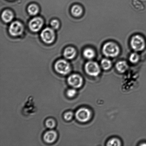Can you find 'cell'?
Segmentation results:
<instances>
[{"label":"cell","mask_w":146,"mask_h":146,"mask_svg":"<svg viewBox=\"0 0 146 146\" xmlns=\"http://www.w3.org/2000/svg\"><path fill=\"white\" fill-rule=\"evenodd\" d=\"M103 53L107 57L114 58L119 53L118 46L113 42H108L104 44L102 48Z\"/></svg>","instance_id":"6da1fadb"},{"label":"cell","mask_w":146,"mask_h":146,"mask_svg":"<svg viewBox=\"0 0 146 146\" xmlns=\"http://www.w3.org/2000/svg\"><path fill=\"white\" fill-rule=\"evenodd\" d=\"M56 71L59 74L62 75H66L70 72V65L68 61L65 60H58L56 62L54 66Z\"/></svg>","instance_id":"7a4b0ae2"},{"label":"cell","mask_w":146,"mask_h":146,"mask_svg":"<svg viewBox=\"0 0 146 146\" xmlns=\"http://www.w3.org/2000/svg\"><path fill=\"white\" fill-rule=\"evenodd\" d=\"M55 36L54 29L48 27L43 30L40 34L41 39L44 42L47 44H51L53 42L55 39Z\"/></svg>","instance_id":"3957f363"},{"label":"cell","mask_w":146,"mask_h":146,"mask_svg":"<svg viewBox=\"0 0 146 146\" xmlns=\"http://www.w3.org/2000/svg\"><path fill=\"white\" fill-rule=\"evenodd\" d=\"M131 44V48L136 51H142L145 46V40L142 37L139 35H136L132 37Z\"/></svg>","instance_id":"277c9868"},{"label":"cell","mask_w":146,"mask_h":146,"mask_svg":"<svg viewBox=\"0 0 146 146\" xmlns=\"http://www.w3.org/2000/svg\"><path fill=\"white\" fill-rule=\"evenodd\" d=\"M23 31V25L19 21H16L11 23L9 28L10 34L13 36L21 35Z\"/></svg>","instance_id":"5b68a950"},{"label":"cell","mask_w":146,"mask_h":146,"mask_svg":"<svg viewBox=\"0 0 146 146\" xmlns=\"http://www.w3.org/2000/svg\"><path fill=\"white\" fill-rule=\"evenodd\" d=\"M85 70L87 74L93 76H97L100 73L99 66L94 61L87 62L85 65Z\"/></svg>","instance_id":"8992f818"},{"label":"cell","mask_w":146,"mask_h":146,"mask_svg":"<svg viewBox=\"0 0 146 146\" xmlns=\"http://www.w3.org/2000/svg\"><path fill=\"white\" fill-rule=\"evenodd\" d=\"M75 116L77 119L80 122H87L91 118V111L88 109L81 108L76 112Z\"/></svg>","instance_id":"52a82bcc"},{"label":"cell","mask_w":146,"mask_h":146,"mask_svg":"<svg viewBox=\"0 0 146 146\" xmlns=\"http://www.w3.org/2000/svg\"><path fill=\"white\" fill-rule=\"evenodd\" d=\"M43 20L40 17H36L29 21V27L31 31L37 32L40 31L43 25Z\"/></svg>","instance_id":"ba28073f"},{"label":"cell","mask_w":146,"mask_h":146,"mask_svg":"<svg viewBox=\"0 0 146 146\" xmlns=\"http://www.w3.org/2000/svg\"><path fill=\"white\" fill-rule=\"evenodd\" d=\"M68 84L75 88H78L82 86L83 80L81 76L77 74H73L68 77Z\"/></svg>","instance_id":"9c48e42d"},{"label":"cell","mask_w":146,"mask_h":146,"mask_svg":"<svg viewBox=\"0 0 146 146\" xmlns=\"http://www.w3.org/2000/svg\"><path fill=\"white\" fill-rule=\"evenodd\" d=\"M57 134L53 130L47 131L44 136V139L46 142L48 143H52L56 139Z\"/></svg>","instance_id":"30bf717a"},{"label":"cell","mask_w":146,"mask_h":146,"mask_svg":"<svg viewBox=\"0 0 146 146\" xmlns=\"http://www.w3.org/2000/svg\"><path fill=\"white\" fill-rule=\"evenodd\" d=\"M76 54V51L72 47H68L64 50L63 55L66 58L71 60L74 58Z\"/></svg>","instance_id":"8fae6325"},{"label":"cell","mask_w":146,"mask_h":146,"mask_svg":"<svg viewBox=\"0 0 146 146\" xmlns=\"http://www.w3.org/2000/svg\"><path fill=\"white\" fill-rule=\"evenodd\" d=\"M1 18L4 22L8 23L11 22L14 18V14L12 11L9 10H5L3 11L1 14Z\"/></svg>","instance_id":"7c38bea8"},{"label":"cell","mask_w":146,"mask_h":146,"mask_svg":"<svg viewBox=\"0 0 146 146\" xmlns=\"http://www.w3.org/2000/svg\"><path fill=\"white\" fill-rule=\"evenodd\" d=\"M115 66L117 70L121 73L125 72L128 68V65L125 61H120L117 62Z\"/></svg>","instance_id":"4fadbf2b"},{"label":"cell","mask_w":146,"mask_h":146,"mask_svg":"<svg viewBox=\"0 0 146 146\" xmlns=\"http://www.w3.org/2000/svg\"><path fill=\"white\" fill-rule=\"evenodd\" d=\"M82 9L80 5H75L73 6L71 9V13L75 17H78L82 14Z\"/></svg>","instance_id":"5bb4252c"},{"label":"cell","mask_w":146,"mask_h":146,"mask_svg":"<svg viewBox=\"0 0 146 146\" xmlns=\"http://www.w3.org/2000/svg\"><path fill=\"white\" fill-rule=\"evenodd\" d=\"M28 11L30 15L34 16L37 15L39 11V9L36 4H32L28 7Z\"/></svg>","instance_id":"9a60e30c"},{"label":"cell","mask_w":146,"mask_h":146,"mask_svg":"<svg viewBox=\"0 0 146 146\" xmlns=\"http://www.w3.org/2000/svg\"><path fill=\"white\" fill-rule=\"evenodd\" d=\"M83 55L85 58L88 59H91L95 56V52L91 48H87L84 50Z\"/></svg>","instance_id":"2e32d148"},{"label":"cell","mask_w":146,"mask_h":146,"mask_svg":"<svg viewBox=\"0 0 146 146\" xmlns=\"http://www.w3.org/2000/svg\"><path fill=\"white\" fill-rule=\"evenodd\" d=\"M101 65L104 70H108L111 68V62L110 60L106 58H104L101 61Z\"/></svg>","instance_id":"e0dca14e"},{"label":"cell","mask_w":146,"mask_h":146,"mask_svg":"<svg viewBox=\"0 0 146 146\" xmlns=\"http://www.w3.org/2000/svg\"><path fill=\"white\" fill-rule=\"evenodd\" d=\"M107 145L108 146H119L121 145V143L117 139L113 138L108 141Z\"/></svg>","instance_id":"ac0fdd59"},{"label":"cell","mask_w":146,"mask_h":146,"mask_svg":"<svg viewBox=\"0 0 146 146\" xmlns=\"http://www.w3.org/2000/svg\"><path fill=\"white\" fill-rule=\"evenodd\" d=\"M129 59L130 62H131L133 64L136 63L139 60V55L136 53H133L130 55Z\"/></svg>","instance_id":"d6986e66"},{"label":"cell","mask_w":146,"mask_h":146,"mask_svg":"<svg viewBox=\"0 0 146 146\" xmlns=\"http://www.w3.org/2000/svg\"><path fill=\"white\" fill-rule=\"evenodd\" d=\"M50 25L51 28L54 30H57L59 28L60 23L59 21L57 19L52 20L50 22Z\"/></svg>","instance_id":"ffe728a7"},{"label":"cell","mask_w":146,"mask_h":146,"mask_svg":"<svg viewBox=\"0 0 146 146\" xmlns=\"http://www.w3.org/2000/svg\"><path fill=\"white\" fill-rule=\"evenodd\" d=\"M46 125L48 128L52 129L54 128L55 126V122L53 119H49L46 121Z\"/></svg>","instance_id":"44dd1931"},{"label":"cell","mask_w":146,"mask_h":146,"mask_svg":"<svg viewBox=\"0 0 146 146\" xmlns=\"http://www.w3.org/2000/svg\"><path fill=\"white\" fill-rule=\"evenodd\" d=\"M67 95L70 98H72L75 96L76 94V91L74 89H70L67 91Z\"/></svg>","instance_id":"7402d4cb"},{"label":"cell","mask_w":146,"mask_h":146,"mask_svg":"<svg viewBox=\"0 0 146 146\" xmlns=\"http://www.w3.org/2000/svg\"><path fill=\"white\" fill-rule=\"evenodd\" d=\"M73 113L71 111H68L64 115V118L65 120L67 121H69L71 120L73 118Z\"/></svg>","instance_id":"603a6c76"}]
</instances>
